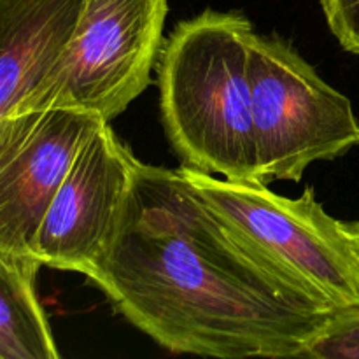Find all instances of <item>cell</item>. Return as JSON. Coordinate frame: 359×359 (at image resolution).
Returning <instances> with one entry per match:
<instances>
[{
  "instance_id": "obj_9",
  "label": "cell",
  "mask_w": 359,
  "mask_h": 359,
  "mask_svg": "<svg viewBox=\"0 0 359 359\" xmlns=\"http://www.w3.org/2000/svg\"><path fill=\"white\" fill-rule=\"evenodd\" d=\"M41 263L0 251V359H58L60 351L35 291Z\"/></svg>"
},
{
  "instance_id": "obj_3",
  "label": "cell",
  "mask_w": 359,
  "mask_h": 359,
  "mask_svg": "<svg viewBox=\"0 0 359 359\" xmlns=\"http://www.w3.org/2000/svg\"><path fill=\"white\" fill-rule=\"evenodd\" d=\"M181 172L235 235L307 293L333 311L359 307V259L314 188L287 198L265 182L228 181L182 165Z\"/></svg>"
},
{
  "instance_id": "obj_10",
  "label": "cell",
  "mask_w": 359,
  "mask_h": 359,
  "mask_svg": "<svg viewBox=\"0 0 359 359\" xmlns=\"http://www.w3.org/2000/svg\"><path fill=\"white\" fill-rule=\"evenodd\" d=\"M307 359H359V307L339 309L305 349Z\"/></svg>"
},
{
  "instance_id": "obj_6",
  "label": "cell",
  "mask_w": 359,
  "mask_h": 359,
  "mask_svg": "<svg viewBox=\"0 0 359 359\" xmlns=\"http://www.w3.org/2000/svg\"><path fill=\"white\" fill-rule=\"evenodd\" d=\"M139 160L104 123L56 189L32 244L42 266L90 276L118 230Z\"/></svg>"
},
{
  "instance_id": "obj_5",
  "label": "cell",
  "mask_w": 359,
  "mask_h": 359,
  "mask_svg": "<svg viewBox=\"0 0 359 359\" xmlns=\"http://www.w3.org/2000/svg\"><path fill=\"white\" fill-rule=\"evenodd\" d=\"M168 0H86L48 107L79 109L107 123L151 84L163 49Z\"/></svg>"
},
{
  "instance_id": "obj_7",
  "label": "cell",
  "mask_w": 359,
  "mask_h": 359,
  "mask_svg": "<svg viewBox=\"0 0 359 359\" xmlns=\"http://www.w3.org/2000/svg\"><path fill=\"white\" fill-rule=\"evenodd\" d=\"M104 123L100 116L65 107L0 118V251L35 259L32 244L56 189Z\"/></svg>"
},
{
  "instance_id": "obj_4",
  "label": "cell",
  "mask_w": 359,
  "mask_h": 359,
  "mask_svg": "<svg viewBox=\"0 0 359 359\" xmlns=\"http://www.w3.org/2000/svg\"><path fill=\"white\" fill-rule=\"evenodd\" d=\"M251 114L263 181L300 182L316 161L359 146L353 102L280 35H252Z\"/></svg>"
},
{
  "instance_id": "obj_1",
  "label": "cell",
  "mask_w": 359,
  "mask_h": 359,
  "mask_svg": "<svg viewBox=\"0 0 359 359\" xmlns=\"http://www.w3.org/2000/svg\"><path fill=\"white\" fill-rule=\"evenodd\" d=\"M86 279L174 354L304 358L335 312L235 235L181 168L140 160L116 235Z\"/></svg>"
},
{
  "instance_id": "obj_8",
  "label": "cell",
  "mask_w": 359,
  "mask_h": 359,
  "mask_svg": "<svg viewBox=\"0 0 359 359\" xmlns=\"http://www.w3.org/2000/svg\"><path fill=\"white\" fill-rule=\"evenodd\" d=\"M86 0H0V118L48 107Z\"/></svg>"
},
{
  "instance_id": "obj_11",
  "label": "cell",
  "mask_w": 359,
  "mask_h": 359,
  "mask_svg": "<svg viewBox=\"0 0 359 359\" xmlns=\"http://www.w3.org/2000/svg\"><path fill=\"white\" fill-rule=\"evenodd\" d=\"M321 6L339 44L359 56V0H321Z\"/></svg>"
},
{
  "instance_id": "obj_12",
  "label": "cell",
  "mask_w": 359,
  "mask_h": 359,
  "mask_svg": "<svg viewBox=\"0 0 359 359\" xmlns=\"http://www.w3.org/2000/svg\"><path fill=\"white\" fill-rule=\"evenodd\" d=\"M344 231H346L347 238H349L351 245H353L354 252H356L359 259V219L354 221H342Z\"/></svg>"
},
{
  "instance_id": "obj_2",
  "label": "cell",
  "mask_w": 359,
  "mask_h": 359,
  "mask_svg": "<svg viewBox=\"0 0 359 359\" xmlns=\"http://www.w3.org/2000/svg\"><path fill=\"white\" fill-rule=\"evenodd\" d=\"M252 35L242 13L205 9L179 21L165 41L156 63L160 114L182 167L265 182L251 114Z\"/></svg>"
}]
</instances>
